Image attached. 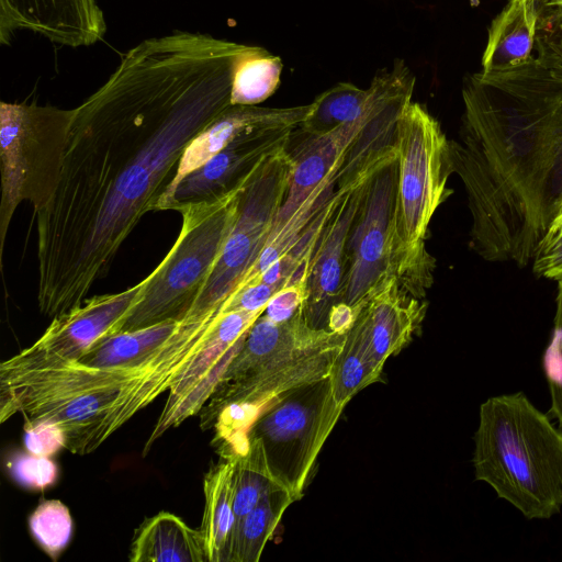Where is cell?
<instances>
[{"instance_id": "277c9868", "label": "cell", "mask_w": 562, "mask_h": 562, "mask_svg": "<svg viewBox=\"0 0 562 562\" xmlns=\"http://www.w3.org/2000/svg\"><path fill=\"white\" fill-rule=\"evenodd\" d=\"M397 183L394 216L395 276L424 297L432 283L435 259L425 239L437 209L451 194L450 140L420 103L411 101L397 121Z\"/></svg>"}, {"instance_id": "8992f818", "label": "cell", "mask_w": 562, "mask_h": 562, "mask_svg": "<svg viewBox=\"0 0 562 562\" xmlns=\"http://www.w3.org/2000/svg\"><path fill=\"white\" fill-rule=\"evenodd\" d=\"M74 114L52 105L0 103V263L16 207L27 201L34 212L55 193L61 175Z\"/></svg>"}, {"instance_id": "4fadbf2b", "label": "cell", "mask_w": 562, "mask_h": 562, "mask_svg": "<svg viewBox=\"0 0 562 562\" xmlns=\"http://www.w3.org/2000/svg\"><path fill=\"white\" fill-rule=\"evenodd\" d=\"M427 311L424 297L413 293L397 277H392L358 314L347 333L364 355L383 369L419 329Z\"/></svg>"}, {"instance_id": "3957f363", "label": "cell", "mask_w": 562, "mask_h": 562, "mask_svg": "<svg viewBox=\"0 0 562 562\" xmlns=\"http://www.w3.org/2000/svg\"><path fill=\"white\" fill-rule=\"evenodd\" d=\"M473 439L476 481L527 519H549L561 512L562 430L524 392L483 402Z\"/></svg>"}, {"instance_id": "d6986e66", "label": "cell", "mask_w": 562, "mask_h": 562, "mask_svg": "<svg viewBox=\"0 0 562 562\" xmlns=\"http://www.w3.org/2000/svg\"><path fill=\"white\" fill-rule=\"evenodd\" d=\"M537 20V0H508L488 29L481 72L497 74L525 64L533 52Z\"/></svg>"}, {"instance_id": "7402d4cb", "label": "cell", "mask_w": 562, "mask_h": 562, "mask_svg": "<svg viewBox=\"0 0 562 562\" xmlns=\"http://www.w3.org/2000/svg\"><path fill=\"white\" fill-rule=\"evenodd\" d=\"M179 326L180 322H166L133 331L116 333L100 340L77 360L94 369L137 370L145 376L153 369L158 350Z\"/></svg>"}, {"instance_id": "f1b7e54d", "label": "cell", "mask_w": 562, "mask_h": 562, "mask_svg": "<svg viewBox=\"0 0 562 562\" xmlns=\"http://www.w3.org/2000/svg\"><path fill=\"white\" fill-rule=\"evenodd\" d=\"M557 282L553 330L542 356V369L550 393L549 415L562 430V280Z\"/></svg>"}, {"instance_id": "484cf974", "label": "cell", "mask_w": 562, "mask_h": 562, "mask_svg": "<svg viewBox=\"0 0 562 562\" xmlns=\"http://www.w3.org/2000/svg\"><path fill=\"white\" fill-rule=\"evenodd\" d=\"M247 450L235 458L233 490L236 521L269 492L282 487L273 479L259 438L248 436Z\"/></svg>"}, {"instance_id": "603a6c76", "label": "cell", "mask_w": 562, "mask_h": 562, "mask_svg": "<svg viewBox=\"0 0 562 562\" xmlns=\"http://www.w3.org/2000/svg\"><path fill=\"white\" fill-rule=\"evenodd\" d=\"M295 502L283 487L266 494L235 525L229 562H257L286 508Z\"/></svg>"}, {"instance_id": "9a60e30c", "label": "cell", "mask_w": 562, "mask_h": 562, "mask_svg": "<svg viewBox=\"0 0 562 562\" xmlns=\"http://www.w3.org/2000/svg\"><path fill=\"white\" fill-rule=\"evenodd\" d=\"M143 281L115 294L93 295L78 307L53 318L43 335L23 351L77 360L117 326L136 302Z\"/></svg>"}, {"instance_id": "7c38bea8", "label": "cell", "mask_w": 562, "mask_h": 562, "mask_svg": "<svg viewBox=\"0 0 562 562\" xmlns=\"http://www.w3.org/2000/svg\"><path fill=\"white\" fill-rule=\"evenodd\" d=\"M19 31L86 47L102 40L106 24L97 0H0L1 45H9Z\"/></svg>"}, {"instance_id": "e575fe53", "label": "cell", "mask_w": 562, "mask_h": 562, "mask_svg": "<svg viewBox=\"0 0 562 562\" xmlns=\"http://www.w3.org/2000/svg\"><path fill=\"white\" fill-rule=\"evenodd\" d=\"M560 280H562V279H560Z\"/></svg>"}, {"instance_id": "836d02e7", "label": "cell", "mask_w": 562, "mask_h": 562, "mask_svg": "<svg viewBox=\"0 0 562 562\" xmlns=\"http://www.w3.org/2000/svg\"><path fill=\"white\" fill-rule=\"evenodd\" d=\"M537 2L562 10V0H537Z\"/></svg>"}, {"instance_id": "52a82bcc", "label": "cell", "mask_w": 562, "mask_h": 562, "mask_svg": "<svg viewBox=\"0 0 562 562\" xmlns=\"http://www.w3.org/2000/svg\"><path fill=\"white\" fill-rule=\"evenodd\" d=\"M292 160L288 148L268 157L244 187L238 213L207 282L181 322L225 313L226 303L259 259L284 201Z\"/></svg>"}, {"instance_id": "5b68a950", "label": "cell", "mask_w": 562, "mask_h": 562, "mask_svg": "<svg viewBox=\"0 0 562 562\" xmlns=\"http://www.w3.org/2000/svg\"><path fill=\"white\" fill-rule=\"evenodd\" d=\"M244 187L217 202L190 206L180 213L182 225L177 240L143 280L139 295L116 333L186 317L221 256L236 221Z\"/></svg>"}, {"instance_id": "1f68e13d", "label": "cell", "mask_w": 562, "mask_h": 562, "mask_svg": "<svg viewBox=\"0 0 562 562\" xmlns=\"http://www.w3.org/2000/svg\"><path fill=\"white\" fill-rule=\"evenodd\" d=\"M306 281V277L301 278L280 289L269 301L262 315L276 323L292 318L304 306Z\"/></svg>"}, {"instance_id": "d6a6232c", "label": "cell", "mask_w": 562, "mask_h": 562, "mask_svg": "<svg viewBox=\"0 0 562 562\" xmlns=\"http://www.w3.org/2000/svg\"><path fill=\"white\" fill-rule=\"evenodd\" d=\"M280 290L279 286L265 282L252 283L238 291L225 306V313L236 310L262 312L272 296Z\"/></svg>"}, {"instance_id": "30bf717a", "label": "cell", "mask_w": 562, "mask_h": 562, "mask_svg": "<svg viewBox=\"0 0 562 562\" xmlns=\"http://www.w3.org/2000/svg\"><path fill=\"white\" fill-rule=\"evenodd\" d=\"M294 127L257 124L246 128L203 166L161 194L154 211H178L211 204L243 188L270 156L288 148Z\"/></svg>"}, {"instance_id": "cb8c5ba5", "label": "cell", "mask_w": 562, "mask_h": 562, "mask_svg": "<svg viewBox=\"0 0 562 562\" xmlns=\"http://www.w3.org/2000/svg\"><path fill=\"white\" fill-rule=\"evenodd\" d=\"M282 67L279 56L248 45L235 66L232 105H257L267 100L279 87Z\"/></svg>"}, {"instance_id": "d4e9b609", "label": "cell", "mask_w": 562, "mask_h": 562, "mask_svg": "<svg viewBox=\"0 0 562 562\" xmlns=\"http://www.w3.org/2000/svg\"><path fill=\"white\" fill-rule=\"evenodd\" d=\"M369 89L350 82H339L318 94L299 128L303 135L316 136L328 133L357 120L364 110Z\"/></svg>"}, {"instance_id": "f546056e", "label": "cell", "mask_w": 562, "mask_h": 562, "mask_svg": "<svg viewBox=\"0 0 562 562\" xmlns=\"http://www.w3.org/2000/svg\"><path fill=\"white\" fill-rule=\"evenodd\" d=\"M7 468L18 484L34 491L52 486L58 475L57 465L48 457L35 456L29 451L10 454Z\"/></svg>"}, {"instance_id": "5bb4252c", "label": "cell", "mask_w": 562, "mask_h": 562, "mask_svg": "<svg viewBox=\"0 0 562 562\" xmlns=\"http://www.w3.org/2000/svg\"><path fill=\"white\" fill-rule=\"evenodd\" d=\"M363 184L342 194L324 224L311 258L304 313L308 324L317 329L327 327L331 308L342 303L347 239Z\"/></svg>"}, {"instance_id": "2e32d148", "label": "cell", "mask_w": 562, "mask_h": 562, "mask_svg": "<svg viewBox=\"0 0 562 562\" xmlns=\"http://www.w3.org/2000/svg\"><path fill=\"white\" fill-rule=\"evenodd\" d=\"M366 117L367 103L357 120L322 135H304L305 138L297 147L292 151L288 150L292 170L284 201L273 225L284 224L311 199L318 196L329 187H337L338 173L345 157Z\"/></svg>"}, {"instance_id": "8fae6325", "label": "cell", "mask_w": 562, "mask_h": 562, "mask_svg": "<svg viewBox=\"0 0 562 562\" xmlns=\"http://www.w3.org/2000/svg\"><path fill=\"white\" fill-rule=\"evenodd\" d=\"M261 314L236 310L222 315L199 350L176 374L166 404L145 443L144 457L167 430L201 412Z\"/></svg>"}, {"instance_id": "ac0fdd59", "label": "cell", "mask_w": 562, "mask_h": 562, "mask_svg": "<svg viewBox=\"0 0 562 562\" xmlns=\"http://www.w3.org/2000/svg\"><path fill=\"white\" fill-rule=\"evenodd\" d=\"M310 110L311 104L291 108L228 106L189 143L175 175L161 194L170 192L187 175L203 166L246 128L257 124H277L296 128L305 120Z\"/></svg>"}, {"instance_id": "4316f807", "label": "cell", "mask_w": 562, "mask_h": 562, "mask_svg": "<svg viewBox=\"0 0 562 562\" xmlns=\"http://www.w3.org/2000/svg\"><path fill=\"white\" fill-rule=\"evenodd\" d=\"M382 371L346 334L329 375L336 401L345 407L361 390L381 381Z\"/></svg>"}, {"instance_id": "44dd1931", "label": "cell", "mask_w": 562, "mask_h": 562, "mask_svg": "<svg viewBox=\"0 0 562 562\" xmlns=\"http://www.w3.org/2000/svg\"><path fill=\"white\" fill-rule=\"evenodd\" d=\"M235 458L223 459L204 475V513L199 528L209 562H229L236 515L234 510Z\"/></svg>"}, {"instance_id": "4dcf8cb0", "label": "cell", "mask_w": 562, "mask_h": 562, "mask_svg": "<svg viewBox=\"0 0 562 562\" xmlns=\"http://www.w3.org/2000/svg\"><path fill=\"white\" fill-rule=\"evenodd\" d=\"M23 443L32 454L52 457L66 448V435L54 422L46 418L24 419Z\"/></svg>"}, {"instance_id": "83f0119b", "label": "cell", "mask_w": 562, "mask_h": 562, "mask_svg": "<svg viewBox=\"0 0 562 562\" xmlns=\"http://www.w3.org/2000/svg\"><path fill=\"white\" fill-rule=\"evenodd\" d=\"M31 533L40 547L56 560L72 535V518L68 507L58 499L38 504L29 518Z\"/></svg>"}, {"instance_id": "7a4b0ae2", "label": "cell", "mask_w": 562, "mask_h": 562, "mask_svg": "<svg viewBox=\"0 0 562 562\" xmlns=\"http://www.w3.org/2000/svg\"><path fill=\"white\" fill-rule=\"evenodd\" d=\"M536 55L464 79L453 173L471 213L470 247L487 261L531 263L551 218L562 154V11L538 13Z\"/></svg>"}, {"instance_id": "ba28073f", "label": "cell", "mask_w": 562, "mask_h": 562, "mask_svg": "<svg viewBox=\"0 0 562 562\" xmlns=\"http://www.w3.org/2000/svg\"><path fill=\"white\" fill-rule=\"evenodd\" d=\"M342 409L327 376L293 390L250 427L248 436L261 440L274 481L295 501Z\"/></svg>"}, {"instance_id": "ffe728a7", "label": "cell", "mask_w": 562, "mask_h": 562, "mask_svg": "<svg viewBox=\"0 0 562 562\" xmlns=\"http://www.w3.org/2000/svg\"><path fill=\"white\" fill-rule=\"evenodd\" d=\"M131 562H209L199 529L180 517L160 512L136 530L130 551Z\"/></svg>"}, {"instance_id": "9c48e42d", "label": "cell", "mask_w": 562, "mask_h": 562, "mask_svg": "<svg viewBox=\"0 0 562 562\" xmlns=\"http://www.w3.org/2000/svg\"><path fill=\"white\" fill-rule=\"evenodd\" d=\"M397 157L364 182L347 239L342 303L360 313L368 300L395 276L394 216Z\"/></svg>"}, {"instance_id": "e0dca14e", "label": "cell", "mask_w": 562, "mask_h": 562, "mask_svg": "<svg viewBox=\"0 0 562 562\" xmlns=\"http://www.w3.org/2000/svg\"><path fill=\"white\" fill-rule=\"evenodd\" d=\"M342 336L345 335L334 334L326 328L312 327L305 317L304 306L283 323L272 322L261 314L249 329L241 348L229 362L220 386L268 362L304 353Z\"/></svg>"}, {"instance_id": "6da1fadb", "label": "cell", "mask_w": 562, "mask_h": 562, "mask_svg": "<svg viewBox=\"0 0 562 562\" xmlns=\"http://www.w3.org/2000/svg\"><path fill=\"white\" fill-rule=\"evenodd\" d=\"M247 47L186 31L147 38L74 109L59 183L34 212L42 314L78 307L106 276L189 143L232 105Z\"/></svg>"}]
</instances>
